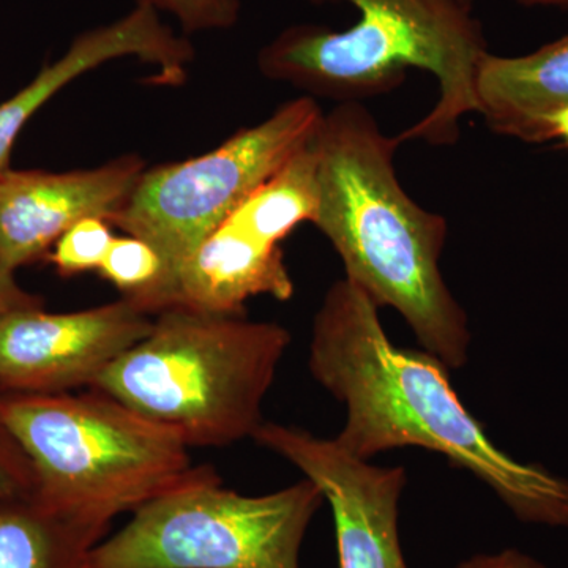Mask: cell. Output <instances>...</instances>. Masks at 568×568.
I'll return each mask as SVG.
<instances>
[{
  "label": "cell",
  "mask_w": 568,
  "mask_h": 568,
  "mask_svg": "<svg viewBox=\"0 0 568 568\" xmlns=\"http://www.w3.org/2000/svg\"><path fill=\"white\" fill-rule=\"evenodd\" d=\"M310 369L346 405L335 440L347 454L368 462L390 448H428L484 480L521 521L568 528V480L499 450L459 402L447 366L428 351L396 347L379 306L347 278L317 310Z\"/></svg>",
  "instance_id": "obj_1"
},
{
  "label": "cell",
  "mask_w": 568,
  "mask_h": 568,
  "mask_svg": "<svg viewBox=\"0 0 568 568\" xmlns=\"http://www.w3.org/2000/svg\"><path fill=\"white\" fill-rule=\"evenodd\" d=\"M399 145L361 102L324 114L315 134L320 204L313 224L342 257L345 278L379 308L396 310L447 368H462L470 332L439 267L447 222L403 189L395 168Z\"/></svg>",
  "instance_id": "obj_2"
},
{
  "label": "cell",
  "mask_w": 568,
  "mask_h": 568,
  "mask_svg": "<svg viewBox=\"0 0 568 568\" xmlns=\"http://www.w3.org/2000/svg\"><path fill=\"white\" fill-rule=\"evenodd\" d=\"M290 345L283 325L174 305L91 388L189 448L230 446L264 424L261 407Z\"/></svg>",
  "instance_id": "obj_3"
},
{
  "label": "cell",
  "mask_w": 568,
  "mask_h": 568,
  "mask_svg": "<svg viewBox=\"0 0 568 568\" xmlns=\"http://www.w3.org/2000/svg\"><path fill=\"white\" fill-rule=\"evenodd\" d=\"M349 2L361 13L351 28L297 24L283 43V65L297 89L339 103L394 91L409 69L433 74L437 100L399 142L452 145L462 121L477 112L476 73L488 52L473 7L458 0H310Z\"/></svg>",
  "instance_id": "obj_4"
},
{
  "label": "cell",
  "mask_w": 568,
  "mask_h": 568,
  "mask_svg": "<svg viewBox=\"0 0 568 568\" xmlns=\"http://www.w3.org/2000/svg\"><path fill=\"white\" fill-rule=\"evenodd\" d=\"M0 417L52 507L112 521L196 473L181 437L102 392L22 394L0 387Z\"/></svg>",
  "instance_id": "obj_5"
},
{
  "label": "cell",
  "mask_w": 568,
  "mask_h": 568,
  "mask_svg": "<svg viewBox=\"0 0 568 568\" xmlns=\"http://www.w3.org/2000/svg\"><path fill=\"white\" fill-rule=\"evenodd\" d=\"M324 495L310 478L264 496L224 488L197 466L181 487L132 511L84 568H301L302 541Z\"/></svg>",
  "instance_id": "obj_6"
},
{
  "label": "cell",
  "mask_w": 568,
  "mask_h": 568,
  "mask_svg": "<svg viewBox=\"0 0 568 568\" xmlns=\"http://www.w3.org/2000/svg\"><path fill=\"white\" fill-rule=\"evenodd\" d=\"M323 118L313 97H298L204 155L142 173L110 224L162 257L160 312L175 305L179 274L194 250L315 136Z\"/></svg>",
  "instance_id": "obj_7"
},
{
  "label": "cell",
  "mask_w": 568,
  "mask_h": 568,
  "mask_svg": "<svg viewBox=\"0 0 568 568\" xmlns=\"http://www.w3.org/2000/svg\"><path fill=\"white\" fill-rule=\"evenodd\" d=\"M152 323V315L123 297L81 312L37 308L0 316V387L22 394L92 387Z\"/></svg>",
  "instance_id": "obj_8"
},
{
  "label": "cell",
  "mask_w": 568,
  "mask_h": 568,
  "mask_svg": "<svg viewBox=\"0 0 568 568\" xmlns=\"http://www.w3.org/2000/svg\"><path fill=\"white\" fill-rule=\"evenodd\" d=\"M253 439L297 466L331 503L339 568H407L398 538L402 466L369 465L295 426L264 422Z\"/></svg>",
  "instance_id": "obj_9"
},
{
  "label": "cell",
  "mask_w": 568,
  "mask_h": 568,
  "mask_svg": "<svg viewBox=\"0 0 568 568\" xmlns=\"http://www.w3.org/2000/svg\"><path fill=\"white\" fill-rule=\"evenodd\" d=\"M144 171L140 156L123 155L92 170L0 174V263L17 274L47 260L80 220L97 216L111 223Z\"/></svg>",
  "instance_id": "obj_10"
},
{
  "label": "cell",
  "mask_w": 568,
  "mask_h": 568,
  "mask_svg": "<svg viewBox=\"0 0 568 568\" xmlns=\"http://www.w3.org/2000/svg\"><path fill=\"white\" fill-rule=\"evenodd\" d=\"M193 48L160 21L159 11L136 6L121 20L78 36L62 58L47 63L36 78L0 103V174L11 170V153L33 115L82 74L122 58L155 67V81L185 82Z\"/></svg>",
  "instance_id": "obj_11"
},
{
  "label": "cell",
  "mask_w": 568,
  "mask_h": 568,
  "mask_svg": "<svg viewBox=\"0 0 568 568\" xmlns=\"http://www.w3.org/2000/svg\"><path fill=\"white\" fill-rule=\"evenodd\" d=\"M477 114L503 136L544 144L547 123L568 104V33L523 55L481 58L477 67Z\"/></svg>",
  "instance_id": "obj_12"
},
{
  "label": "cell",
  "mask_w": 568,
  "mask_h": 568,
  "mask_svg": "<svg viewBox=\"0 0 568 568\" xmlns=\"http://www.w3.org/2000/svg\"><path fill=\"white\" fill-rule=\"evenodd\" d=\"M256 295L282 302L293 297L294 283L282 250L224 223L183 263L175 305L245 315V302Z\"/></svg>",
  "instance_id": "obj_13"
},
{
  "label": "cell",
  "mask_w": 568,
  "mask_h": 568,
  "mask_svg": "<svg viewBox=\"0 0 568 568\" xmlns=\"http://www.w3.org/2000/svg\"><path fill=\"white\" fill-rule=\"evenodd\" d=\"M110 521L52 507L36 493L0 499V568H84Z\"/></svg>",
  "instance_id": "obj_14"
},
{
  "label": "cell",
  "mask_w": 568,
  "mask_h": 568,
  "mask_svg": "<svg viewBox=\"0 0 568 568\" xmlns=\"http://www.w3.org/2000/svg\"><path fill=\"white\" fill-rule=\"evenodd\" d=\"M317 204L320 181L313 136L254 190L226 223L265 245L280 246L295 227L313 223Z\"/></svg>",
  "instance_id": "obj_15"
},
{
  "label": "cell",
  "mask_w": 568,
  "mask_h": 568,
  "mask_svg": "<svg viewBox=\"0 0 568 568\" xmlns=\"http://www.w3.org/2000/svg\"><path fill=\"white\" fill-rule=\"evenodd\" d=\"M99 274L149 315L160 312L163 263L148 242L126 234L114 237Z\"/></svg>",
  "instance_id": "obj_16"
},
{
  "label": "cell",
  "mask_w": 568,
  "mask_h": 568,
  "mask_svg": "<svg viewBox=\"0 0 568 568\" xmlns=\"http://www.w3.org/2000/svg\"><path fill=\"white\" fill-rule=\"evenodd\" d=\"M112 241H114V234H112L111 224L106 220L89 216L74 223L62 234L48 253L47 260L62 276L99 271Z\"/></svg>",
  "instance_id": "obj_17"
},
{
  "label": "cell",
  "mask_w": 568,
  "mask_h": 568,
  "mask_svg": "<svg viewBox=\"0 0 568 568\" xmlns=\"http://www.w3.org/2000/svg\"><path fill=\"white\" fill-rule=\"evenodd\" d=\"M138 6L166 11L185 32L222 31L241 17V0H136Z\"/></svg>",
  "instance_id": "obj_18"
},
{
  "label": "cell",
  "mask_w": 568,
  "mask_h": 568,
  "mask_svg": "<svg viewBox=\"0 0 568 568\" xmlns=\"http://www.w3.org/2000/svg\"><path fill=\"white\" fill-rule=\"evenodd\" d=\"M33 491L32 467L0 417V499Z\"/></svg>",
  "instance_id": "obj_19"
},
{
  "label": "cell",
  "mask_w": 568,
  "mask_h": 568,
  "mask_svg": "<svg viewBox=\"0 0 568 568\" xmlns=\"http://www.w3.org/2000/svg\"><path fill=\"white\" fill-rule=\"evenodd\" d=\"M43 298L29 293L14 278L13 272L0 263V316L24 310L43 308Z\"/></svg>",
  "instance_id": "obj_20"
},
{
  "label": "cell",
  "mask_w": 568,
  "mask_h": 568,
  "mask_svg": "<svg viewBox=\"0 0 568 568\" xmlns=\"http://www.w3.org/2000/svg\"><path fill=\"white\" fill-rule=\"evenodd\" d=\"M458 568H547L537 559L518 549H506L499 555H481L466 560Z\"/></svg>",
  "instance_id": "obj_21"
},
{
  "label": "cell",
  "mask_w": 568,
  "mask_h": 568,
  "mask_svg": "<svg viewBox=\"0 0 568 568\" xmlns=\"http://www.w3.org/2000/svg\"><path fill=\"white\" fill-rule=\"evenodd\" d=\"M547 133L548 142L562 141L568 148V104L548 119Z\"/></svg>",
  "instance_id": "obj_22"
},
{
  "label": "cell",
  "mask_w": 568,
  "mask_h": 568,
  "mask_svg": "<svg viewBox=\"0 0 568 568\" xmlns=\"http://www.w3.org/2000/svg\"><path fill=\"white\" fill-rule=\"evenodd\" d=\"M458 2L473 7V0H458ZM517 2L523 6L568 7V0H517Z\"/></svg>",
  "instance_id": "obj_23"
}]
</instances>
